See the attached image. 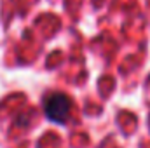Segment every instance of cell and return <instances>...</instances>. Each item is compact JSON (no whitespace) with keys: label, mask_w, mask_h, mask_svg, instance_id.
<instances>
[{"label":"cell","mask_w":150,"mask_h":148,"mask_svg":"<svg viewBox=\"0 0 150 148\" xmlns=\"http://www.w3.org/2000/svg\"><path fill=\"white\" fill-rule=\"evenodd\" d=\"M72 108V103L68 99V96L65 94H49L44 99V110L47 118H51L52 122H65L68 113Z\"/></svg>","instance_id":"obj_1"}]
</instances>
